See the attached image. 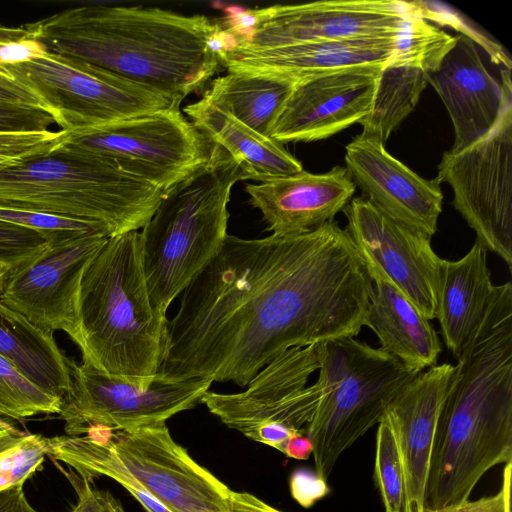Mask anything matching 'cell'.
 <instances>
[{
    "mask_svg": "<svg viewBox=\"0 0 512 512\" xmlns=\"http://www.w3.org/2000/svg\"><path fill=\"white\" fill-rule=\"evenodd\" d=\"M372 287L363 259L335 221L299 234H228L181 293L157 374L246 387L291 348L357 336Z\"/></svg>",
    "mask_w": 512,
    "mask_h": 512,
    "instance_id": "6da1fadb",
    "label": "cell"
},
{
    "mask_svg": "<svg viewBox=\"0 0 512 512\" xmlns=\"http://www.w3.org/2000/svg\"><path fill=\"white\" fill-rule=\"evenodd\" d=\"M24 28L48 52L98 66L179 105L222 66L223 29L204 15L87 4Z\"/></svg>",
    "mask_w": 512,
    "mask_h": 512,
    "instance_id": "7a4b0ae2",
    "label": "cell"
},
{
    "mask_svg": "<svg viewBox=\"0 0 512 512\" xmlns=\"http://www.w3.org/2000/svg\"><path fill=\"white\" fill-rule=\"evenodd\" d=\"M512 461V284L496 286L457 359L431 454L426 507L469 499L492 467Z\"/></svg>",
    "mask_w": 512,
    "mask_h": 512,
    "instance_id": "3957f363",
    "label": "cell"
},
{
    "mask_svg": "<svg viewBox=\"0 0 512 512\" xmlns=\"http://www.w3.org/2000/svg\"><path fill=\"white\" fill-rule=\"evenodd\" d=\"M82 362L148 385L162 363L168 319L151 301L138 231L110 236L87 263L78 301Z\"/></svg>",
    "mask_w": 512,
    "mask_h": 512,
    "instance_id": "277c9868",
    "label": "cell"
},
{
    "mask_svg": "<svg viewBox=\"0 0 512 512\" xmlns=\"http://www.w3.org/2000/svg\"><path fill=\"white\" fill-rule=\"evenodd\" d=\"M163 195L109 159L64 143L0 169V208L91 223L109 237L143 228Z\"/></svg>",
    "mask_w": 512,
    "mask_h": 512,
    "instance_id": "5b68a950",
    "label": "cell"
},
{
    "mask_svg": "<svg viewBox=\"0 0 512 512\" xmlns=\"http://www.w3.org/2000/svg\"><path fill=\"white\" fill-rule=\"evenodd\" d=\"M240 180L235 162L212 144L208 161L163 195L140 232L143 268L155 307L166 312L219 253L228 235L231 191Z\"/></svg>",
    "mask_w": 512,
    "mask_h": 512,
    "instance_id": "8992f818",
    "label": "cell"
},
{
    "mask_svg": "<svg viewBox=\"0 0 512 512\" xmlns=\"http://www.w3.org/2000/svg\"><path fill=\"white\" fill-rule=\"evenodd\" d=\"M320 398L305 434L315 472L327 481L340 455L375 424L419 373L354 337L319 345Z\"/></svg>",
    "mask_w": 512,
    "mask_h": 512,
    "instance_id": "52a82bcc",
    "label": "cell"
},
{
    "mask_svg": "<svg viewBox=\"0 0 512 512\" xmlns=\"http://www.w3.org/2000/svg\"><path fill=\"white\" fill-rule=\"evenodd\" d=\"M421 14L413 2L335 0L228 9L224 49L266 50L302 43L398 36Z\"/></svg>",
    "mask_w": 512,
    "mask_h": 512,
    "instance_id": "ba28073f",
    "label": "cell"
},
{
    "mask_svg": "<svg viewBox=\"0 0 512 512\" xmlns=\"http://www.w3.org/2000/svg\"><path fill=\"white\" fill-rule=\"evenodd\" d=\"M0 70L26 88L61 130L78 133L180 105L85 61L48 52Z\"/></svg>",
    "mask_w": 512,
    "mask_h": 512,
    "instance_id": "9c48e42d",
    "label": "cell"
},
{
    "mask_svg": "<svg viewBox=\"0 0 512 512\" xmlns=\"http://www.w3.org/2000/svg\"><path fill=\"white\" fill-rule=\"evenodd\" d=\"M319 345L291 348L264 366L244 391L208 390L201 403L227 427L284 453L290 438L305 434L320 398L318 385H307L319 368Z\"/></svg>",
    "mask_w": 512,
    "mask_h": 512,
    "instance_id": "30bf717a",
    "label": "cell"
},
{
    "mask_svg": "<svg viewBox=\"0 0 512 512\" xmlns=\"http://www.w3.org/2000/svg\"><path fill=\"white\" fill-rule=\"evenodd\" d=\"M63 143L109 159L163 194L202 167L212 150V144L175 108L67 132Z\"/></svg>",
    "mask_w": 512,
    "mask_h": 512,
    "instance_id": "8fae6325",
    "label": "cell"
},
{
    "mask_svg": "<svg viewBox=\"0 0 512 512\" xmlns=\"http://www.w3.org/2000/svg\"><path fill=\"white\" fill-rule=\"evenodd\" d=\"M436 179L453 190V206L476 241L512 270V94L494 127L470 146L444 152Z\"/></svg>",
    "mask_w": 512,
    "mask_h": 512,
    "instance_id": "7c38bea8",
    "label": "cell"
},
{
    "mask_svg": "<svg viewBox=\"0 0 512 512\" xmlns=\"http://www.w3.org/2000/svg\"><path fill=\"white\" fill-rule=\"evenodd\" d=\"M72 384L59 413L65 435H83L93 427L133 430L166 421L201 403L212 380L169 379L156 375L148 385L107 375L92 365L71 362Z\"/></svg>",
    "mask_w": 512,
    "mask_h": 512,
    "instance_id": "4fadbf2b",
    "label": "cell"
},
{
    "mask_svg": "<svg viewBox=\"0 0 512 512\" xmlns=\"http://www.w3.org/2000/svg\"><path fill=\"white\" fill-rule=\"evenodd\" d=\"M107 437L123 464L170 512H230L232 490L175 442L166 423L110 429Z\"/></svg>",
    "mask_w": 512,
    "mask_h": 512,
    "instance_id": "5bb4252c",
    "label": "cell"
},
{
    "mask_svg": "<svg viewBox=\"0 0 512 512\" xmlns=\"http://www.w3.org/2000/svg\"><path fill=\"white\" fill-rule=\"evenodd\" d=\"M346 231L366 268L383 274L420 311L436 318L444 259L431 238L385 214L366 198H353L343 209Z\"/></svg>",
    "mask_w": 512,
    "mask_h": 512,
    "instance_id": "9a60e30c",
    "label": "cell"
},
{
    "mask_svg": "<svg viewBox=\"0 0 512 512\" xmlns=\"http://www.w3.org/2000/svg\"><path fill=\"white\" fill-rule=\"evenodd\" d=\"M108 237L90 232L49 242L36 259L8 273L0 301L44 330L64 331L77 344L82 275Z\"/></svg>",
    "mask_w": 512,
    "mask_h": 512,
    "instance_id": "2e32d148",
    "label": "cell"
},
{
    "mask_svg": "<svg viewBox=\"0 0 512 512\" xmlns=\"http://www.w3.org/2000/svg\"><path fill=\"white\" fill-rule=\"evenodd\" d=\"M385 63L349 67L296 81L268 136L282 145L312 142L360 123L372 109Z\"/></svg>",
    "mask_w": 512,
    "mask_h": 512,
    "instance_id": "e0dca14e",
    "label": "cell"
},
{
    "mask_svg": "<svg viewBox=\"0 0 512 512\" xmlns=\"http://www.w3.org/2000/svg\"><path fill=\"white\" fill-rule=\"evenodd\" d=\"M345 164L352 181L371 204L432 238L443 201L436 178L424 179L391 156L385 143L361 133L346 145Z\"/></svg>",
    "mask_w": 512,
    "mask_h": 512,
    "instance_id": "ac0fdd59",
    "label": "cell"
},
{
    "mask_svg": "<svg viewBox=\"0 0 512 512\" xmlns=\"http://www.w3.org/2000/svg\"><path fill=\"white\" fill-rule=\"evenodd\" d=\"M500 75L498 80L489 71L476 42L464 34L455 36L429 79L453 124L450 151L470 146L496 124L506 98L512 94L511 69L502 68Z\"/></svg>",
    "mask_w": 512,
    "mask_h": 512,
    "instance_id": "d6986e66",
    "label": "cell"
},
{
    "mask_svg": "<svg viewBox=\"0 0 512 512\" xmlns=\"http://www.w3.org/2000/svg\"><path fill=\"white\" fill-rule=\"evenodd\" d=\"M423 17L398 36L302 43L266 50L226 49L221 64L228 72L301 79L349 67L385 63L401 51Z\"/></svg>",
    "mask_w": 512,
    "mask_h": 512,
    "instance_id": "ffe728a7",
    "label": "cell"
},
{
    "mask_svg": "<svg viewBox=\"0 0 512 512\" xmlns=\"http://www.w3.org/2000/svg\"><path fill=\"white\" fill-rule=\"evenodd\" d=\"M455 365L436 364L419 373L390 402L384 415L394 431L406 483L405 512H424L431 454L440 410Z\"/></svg>",
    "mask_w": 512,
    "mask_h": 512,
    "instance_id": "44dd1931",
    "label": "cell"
},
{
    "mask_svg": "<svg viewBox=\"0 0 512 512\" xmlns=\"http://www.w3.org/2000/svg\"><path fill=\"white\" fill-rule=\"evenodd\" d=\"M355 189L346 168L341 166L321 174L303 169L287 177L245 186L250 204L261 212L267 229L276 235L304 233L334 221Z\"/></svg>",
    "mask_w": 512,
    "mask_h": 512,
    "instance_id": "7402d4cb",
    "label": "cell"
},
{
    "mask_svg": "<svg viewBox=\"0 0 512 512\" xmlns=\"http://www.w3.org/2000/svg\"><path fill=\"white\" fill-rule=\"evenodd\" d=\"M454 40L424 18L420 20L406 46L383 65L372 109L359 123L362 135L386 142L415 108Z\"/></svg>",
    "mask_w": 512,
    "mask_h": 512,
    "instance_id": "603a6c76",
    "label": "cell"
},
{
    "mask_svg": "<svg viewBox=\"0 0 512 512\" xmlns=\"http://www.w3.org/2000/svg\"><path fill=\"white\" fill-rule=\"evenodd\" d=\"M367 271L373 287L365 326L378 337L380 349L416 372L436 365L442 349L430 320L383 274Z\"/></svg>",
    "mask_w": 512,
    "mask_h": 512,
    "instance_id": "cb8c5ba5",
    "label": "cell"
},
{
    "mask_svg": "<svg viewBox=\"0 0 512 512\" xmlns=\"http://www.w3.org/2000/svg\"><path fill=\"white\" fill-rule=\"evenodd\" d=\"M487 249L475 240L462 258L443 262L436 318L457 360L477 332L495 295Z\"/></svg>",
    "mask_w": 512,
    "mask_h": 512,
    "instance_id": "d4e9b609",
    "label": "cell"
},
{
    "mask_svg": "<svg viewBox=\"0 0 512 512\" xmlns=\"http://www.w3.org/2000/svg\"><path fill=\"white\" fill-rule=\"evenodd\" d=\"M184 112L211 144L220 147L235 162L243 180L261 183L303 170L301 162L282 144L203 98L185 106Z\"/></svg>",
    "mask_w": 512,
    "mask_h": 512,
    "instance_id": "484cf974",
    "label": "cell"
},
{
    "mask_svg": "<svg viewBox=\"0 0 512 512\" xmlns=\"http://www.w3.org/2000/svg\"><path fill=\"white\" fill-rule=\"evenodd\" d=\"M0 355L48 393L63 399L69 392L71 360L59 349L53 332L32 324L1 301Z\"/></svg>",
    "mask_w": 512,
    "mask_h": 512,
    "instance_id": "4316f807",
    "label": "cell"
},
{
    "mask_svg": "<svg viewBox=\"0 0 512 512\" xmlns=\"http://www.w3.org/2000/svg\"><path fill=\"white\" fill-rule=\"evenodd\" d=\"M294 85L295 82L278 77L228 72L213 79L202 98L268 136Z\"/></svg>",
    "mask_w": 512,
    "mask_h": 512,
    "instance_id": "83f0119b",
    "label": "cell"
},
{
    "mask_svg": "<svg viewBox=\"0 0 512 512\" xmlns=\"http://www.w3.org/2000/svg\"><path fill=\"white\" fill-rule=\"evenodd\" d=\"M109 428L93 427L83 435L48 438V455L94 478L107 476L123 486L147 512H170L154 499L115 454L108 442Z\"/></svg>",
    "mask_w": 512,
    "mask_h": 512,
    "instance_id": "f1b7e54d",
    "label": "cell"
},
{
    "mask_svg": "<svg viewBox=\"0 0 512 512\" xmlns=\"http://www.w3.org/2000/svg\"><path fill=\"white\" fill-rule=\"evenodd\" d=\"M62 398L43 390L0 355V414L16 420L59 414Z\"/></svg>",
    "mask_w": 512,
    "mask_h": 512,
    "instance_id": "f546056e",
    "label": "cell"
},
{
    "mask_svg": "<svg viewBox=\"0 0 512 512\" xmlns=\"http://www.w3.org/2000/svg\"><path fill=\"white\" fill-rule=\"evenodd\" d=\"M374 479L385 512H405V472L398 443L385 415L378 423Z\"/></svg>",
    "mask_w": 512,
    "mask_h": 512,
    "instance_id": "4dcf8cb0",
    "label": "cell"
},
{
    "mask_svg": "<svg viewBox=\"0 0 512 512\" xmlns=\"http://www.w3.org/2000/svg\"><path fill=\"white\" fill-rule=\"evenodd\" d=\"M48 438L16 432L0 439V491L24 483L48 455Z\"/></svg>",
    "mask_w": 512,
    "mask_h": 512,
    "instance_id": "1f68e13d",
    "label": "cell"
},
{
    "mask_svg": "<svg viewBox=\"0 0 512 512\" xmlns=\"http://www.w3.org/2000/svg\"><path fill=\"white\" fill-rule=\"evenodd\" d=\"M66 136L67 132L63 130L0 131V169L46 155L58 148Z\"/></svg>",
    "mask_w": 512,
    "mask_h": 512,
    "instance_id": "d6a6232c",
    "label": "cell"
},
{
    "mask_svg": "<svg viewBox=\"0 0 512 512\" xmlns=\"http://www.w3.org/2000/svg\"><path fill=\"white\" fill-rule=\"evenodd\" d=\"M49 242L41 232L0 221V265L15 271L41 255Z\"/></svg>",
    "mask_w": 512,
    "mask_h": 512,
    "instance_id": "836d02e7",
    "label": "cell"
},
{
    "mask_svg": "<svg viewBox=\"0 0 512 512\" xmlns=\"http://www.w3.org/2000/svg\"><path fill=\"white\" fill-rule=\"evenodd\" d=\"M0 221L41 232L50 242L90 232L107 234L103 228L91 223L27 210L0 208Z\"/></svg>",
    "mask_w": 512,
    "mask_h": 512,
    "instance_id": "e575fe53",
    "label": "cell"
},
{
    "mask_svg": "<svg viewBox=\"0 0 512 512\" xmlns=\"http://www.w3.org/2000/svg\"><path fill=\"white\" fill-rule=\"evenodd\" d=\"M53 124V116L40 106L0 100V131H47Z\"/></svg>",
    "mask_w": 512,
    "mask_h": 512,
    "instance_id": "d590c367",
    "label": "cell"
},
{
    "mask_svg": "<svg viewBox=\"0 0 512 512\" xmlns=\"http://www.w3.org/2000/svg\"><path fill=\"white\" fill-rule=\"evenodd\" d=\"M77 493V502L70 512H126L110 492L92 484V478L70 473L67 475Z\"/></svg>",
    "mask_w": 512,
    "mask_h": 512,
    "instance_id": "8d00e7d4",
    "label": "cell"
},
{
    "mask_svg": "<svg viewBox=\"0 0 512 512\" xmlns=\"http://www.w3.org/2000/svg\"><path fill=\"white\" fill-rule=\"evenodd\" d=\"M511 468L512 461L505 464L502 486L498 493L439 508L425 507L424 512H505L507 503L511 501Z\"/></svg>",
    "mask_w": 512,
    "mask_h": 512,
    "instance_id": "74e56055",
    "label": "cell"
},
{
    "mask_svg": "<svg viewBox=\"0 0 512 512\" xmlns=\"http://www.w3.org/2000/svg\"><path fill=\"white\" fill-rule=\"evenodd\" d=\"M292 497L302 507L309 508L329 494L327 481L315 471L300 468L295 470L289 481Z\"/></svg>",
    "mask_w": 512,
    "mask_h": 512,
    "instance_id": "f35d334b",
    "label": "cell"
},
{
    "mask_svg": "<svg viewBox=\"0 0 512 512\" xmlns=\"http://www.w3.org/2000/svg\"><path fill=\"white\" fill-rule=\"evenodd\" d=\"M46 47L30 38L0 44V65H12L43 57Z\"/></svg>",
    "mask_w": 512,
    "mask_h": 512,
    "instance_id": "ab89813d",
    "label": "cell"
},
{
    "mask_svg": "<svg viewBox=\"0 0 512 512\" xmlns=\"http://www.w3.org/2000/svg\"><path fill=\"white\" fill-rule=\"evenodd\" d=\"M0 100L40 106L38 99L33 94L1 70Z\"/></svg>",
    "mask_w": 512,
    "mask_h": 512,
    "instance_id": "60d3db41",
    "label": "cell"
},
{
    "mask_svg": "<svg viewBox=\"0 0 512 512\" xmlns=\"http://www.w3.org/2000/svg\"><path fill=\"white\" fill-rule=\"evenodd\" d=\"M230 512H282L247 492L231 491Z\"/></svg>",
    "mask_w": 512,
    "mask_h": 512,
    "instance_id": "b9f144b4",
    "label": "cell"
},
{
    "mask_svg": "<svg viewBox=\"0 0 512 512\" xmlns=\"http://www.w3.org/2000/svg\"><path fill=\"white\" fill-rule=\"evenodd\" d=\"M23 486L0 491V512H37L28 502Z\"/></svg>",
    "mask_w": 512,
    "mask_h": 512,
    "instance_id": "7bdbcfd3",
    "label": "cell"
},
{
    "mask_svg": "<svg viewBox=\"0 0 512 512\" xmlns=\"http://www.w3.org/2000/svg\"><path fill=\"white\" fill-rule=\"evenodd\" d=\"M312 451L313 445L309 437L305 434H297L290 438L283 454L293 459L306 460Z\"/></svg>",
    "mask_w": 512,
    "mask_h": 512,
    "instance_id": "ee69618b",
    "label": "cell"
},
{
    "mask_svg": "<svg viewBox=\"0 0 512 512\" xmlns=\"http://www.w3.org/2000/svg\"><path fill=\"white\" fill-rule=\"evenodd\" d=\"M27 36L28 34L24 26L7 27L0 25V44L25 39Z\"/></svg>",
    "mask_w": 512,
    "mask_h": 512,
    "instance_id": "f6af8a7d",
    "label": "cell"
},
{
    "mask_svg": "<svg viewBox=\"0 0 512 512\" xmlns=\"http://www.w3.org/2000/svg\"><path fill=\"white\" fill-rule=\"evenodd\" d=\"M16 432H18V431H16L13 427L8 425L7 423L0 420V439L4 438L10 434L16 433Z\"/></svg>",
    "mask_w": 512,
    "mask_h": 512,
    "instance_id": "bcb514c9",
    "label": "cell"
},
{
    "mask_svg": "<svg viewBox=\"0 0 512 512\" xmlns=\"http://www.w3.org/2000/svg\"><path fill=\"white\" fill-rule=\"evenodd\" d=\"M8 273H9V270L6 267L0 265V292H1V289L3 287L4 281H5Z\"/></svg>",
    "mask_w": 512,
    "mask_h": 512,
    "instance_id": "7dc6e473",
    "label": "cell"
}]
</instances>
